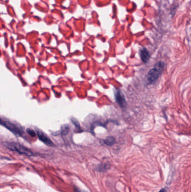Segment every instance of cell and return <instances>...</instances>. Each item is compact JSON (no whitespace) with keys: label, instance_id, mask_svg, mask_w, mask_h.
<instances>
[{"label":"cell","instance_id":"cell-3","mask_svg":"<svg viewBox=\"0 0 191 192\" xmlns=\"http://www.w3.org/2000/svg\"><path fill=\"white\" fill-rule=\"evenodd\" d=\"M0 124L5 127L15 134L20 135V136L22 135L23 132L21 129L10 121L6 120H3L0 117Z\"/></svg>","mask_w":191,"mask_h":192},{"label":"cell","instance_id":"cell-7","mask_svg":"<svg viewBox=\"0 0 191 192\" xmlns=\"http://www.w3.org/2000/svg\"><path fill=\"white\" fill-rule=\"evenodd\" d=\"M115 139L114 137L112 136H109L103 141V142L107 146H111L113 145L114 143H115Z\"/></svg>","mask_w":191,"mask_h":192},{"label":"cell","instance_id":"cell-4","mask_svg":"<svg viewBox=\"0 0 191 192\" xmlns=\"http://www.w3.org/2000/svg\"><path fill=\"white\" fill-rule=\"evenodd\" d=\"M36 131L37 136L41 141L48 146H53V143L51 139L43 131L39 129H36Z\"/></svg>","mask_w":191,"mask_h":192},{"label":"cell","instance_id":"cell-1","mask_svg":"<svg viewBox=\"0 0 191 192\" xmlns=\"http://www.w3.org/2000/svg\"><path fill=\"white\" fill-rule=\"evenodd\" d=\"M164 68V63L163 62H158L155 65L153 68L150 70L146 76L148 82L151 84L155 82L162 75Z\"/></svg>","mask_w":191,"mask_h":192},{"label":"cell","instance_id":"cell-11","mask_svg":"<svg viewBox=\"0 0 191 192\" xmlns=\"http://www.w3.org/2000/svg\"><path fill=\"white\" fill-rule=\"evenodd\" d=\"M159 192H168V191L165 189H164V188H163V189H162Z\"/></svg>","mask_w":191,"mask_h":192},{"label":"cell","instance_id":"cell-10","mask_svg":"<svg viewBox=\"0 0 191 192\" xmlns=\"http://www.w3.org/2000/svg\"><path fill=\"white\" fill-rule=\"evenodd\" d=\"M27 133H28L29 135L31 136H35L36 135V133L34 131H33L32 129H27Z\"/></svg>","mask_w":191,"mask_h":192},{"label":"cell","instance_id":"cell-6","mask_svg":"<svg viewBox=\"0 0 191 192\" xmlns=\"http://www.w3.org/2000/svg\"><path fill=\"white\" fill-rule=\"evenodd\" d=\"M140 55L141 58V60L144 63H146L148 62L149 59L150 58V55L149 51L145 48H143L140 51Z\"/></svg>","mask_w":191,"mask_h":192},{"label":"cell","instance_id":"cell-9","mask_svg":"<svg viewBox=\"0 0 191 192\" xmlns=\"http://www.w3.org/2000/svg\"><path fill=\"white\" fill-rule=\"evenodd\" d=\"M107 166L106 164H102L101 166H98V170L99 171H103V170H106L108 168H106Z\"/></svg>","mask_w":191,"mask_h":192},{"label":"cell","instance_id":"cell-12","mask_svg":"<svg viewBox=\"0 0 191 192\" xmlns=\"http://www.w3.org/2000/svg\"></svg>","mask_w":191,"mask_h":192},{"label":"cell","instance_id":"cell-8","mask_svg":"<svg viewBox=\"0 0 191 192\" xmlns=\"http://www.w3.org/2000/svg\"><path fill=\"white\" fill-rule=\"evenodd\" d=\"M69 127L67 125H64L61 128V134L62 135H67L69 132Z\"/></svg>","mask_w":191,"mask_h":192},{"label":"cell","instance_id":"cell-5","mask_svg":"<svg viewBox=\"0 0 191 192\" xmlns=\"http://www.w3.org/2000/svg\"><path fill=\"white\" fill-rule=\"evenodd\" d=\"M115 98L116 102L121 107H124L126 106V101L123 93L121 92L120 90H117L114 93Z\"/></svg>","mask_w":191,"mask_h":192},{"label":"cell","instance_id":"cell-2","mask_svg":"<svg viewBox=\"0 0 191 192\" xmlns=\"http://www.w3.org/2000/svg\"><path fill=\"white\" fill-rule=\"evenodd\" d=\"M5 144L8 148L15 152H17L21 155H24L28 156H31L34 155V153L31 151H30L26 147L21 145L20 143L15 142H6Z\"/></svg>","mask_w":191,"mask_h":192}]
</instances>
